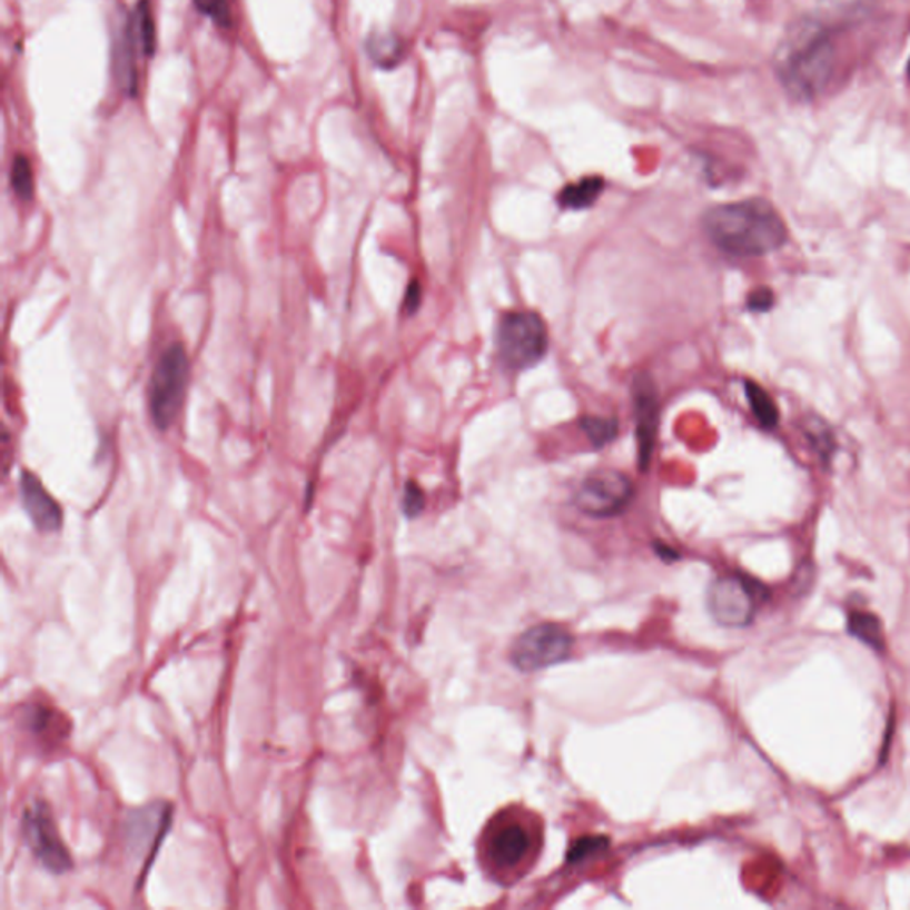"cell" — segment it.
I'll use <instances>...</instances> for the list:
<instances>
[{"label": "cell", "mask_w": 910, "mask_h": 910, "mask_svg": "<svg viewBox=\"0 0 910 910\" xmlns=\"http://www.w3.org/2000/svg\"><path fill=\"white\" fill-rule=\"evenodd\" d=\"M171 808L164 805L162 809L154 808L139 809L129 820V841L139 850L148 849L150 853V864L155 859V853L162 843L164 835L168 832L171 822Z\"/></svg>", "instance_id": "12"}, {"label": "cell", "mask_w": 910, "mask_h": 910, "mask_svg": "<svg viewBox=\"0 0 910 910\" xmlns=\"http://www.w3.org/2000/svg\"><path fill=\"white\" fill-rule=\"evenodd\" d=\"M11 187L22 201H29L34 196V175L26 155H17L11 164Z\"/></svg>", "instance_id": "19"}, {"label": "cell", "mask_w": 910, "mask_h": 910, "mask_svg": "<svg viewBox=\"0 0 910 910\" xmlns=\"http://www.w3.org/2000/svg\"><path fill=\"white\" fill-rule=\"evenodd\" d=\"M573 635L558 624L532 626L511 647V662L522 672H537L564 662L573 650Z\"/></svg>", "instance_id": "7"}, {"label": "cell", "mask_w": 910, "mask_h": 910, "mask_svg": "<svg viewBox=\"0 0 910 910\" xmlns=\"http://www.w3.org/2000/svg\"><path fill=\"white\" fill-rule=\"evenodd\" d=\"M835 67L832 23L805 18L791 29L778 53V76L797 100H813L831 82Z\"/></svg>", "instance_id": "2"}, {"label": "cell", "mask_w": 910, "mask_h": 910, "mask_svg": "<svg viewBox=\"0 0 910 910\" xmlns=\"http://www.w3.org/2000/svg\"><path fill=\"white\" fill-rule=\"evenodd\" d=\"M20 496L23 508L31 517L32 525L43 534H53L61 531L62 511L58 502L44 489L40 478L34 473L22 472L20 478Z\"/></svg>", "instance_id": "11"}, {"label": "cell", "mask_w": 910, "mask_h": 910, "mask_svg": "<svg viewBox=\"0 0 910 910\" xmlns=\"http://www.w3.org/2000/svg\"><path fill=\"white\" fill-rule=\"evenodd\" d=\"M422 305V285L413 279L412 284L407 285L406 296H404L403 311L407 317H412L418 311Z\"/></svg>", "instance_id": "24"}, {"label": "cell", "mask_w": 910, "mask_h": 910, "mask_svg": "<svg viewBox=\"0 0 910 910\" xmlns=\"http://www.w3.org/2000/svg\"><path fill=\"white\" fill-rule=\"evenodd\" d=\"M129 20L132 23L133 32L138 36L141 53H145L147 58H151L155 53V23L154 17H151L150 2L139 0L132 14H129Z\"/></svg>", "instance_id": "16"}, {"label": "cell", "mask_w": 910, "mask_h": 910, "mask_svg": "<svg viewBox=\"0 0 910 910\" xmlns=\"http://www.w3.org/2000/svg\"><path fill=\"white\" fill-rule=\"evenodd\" d=\"M367 50L372 61L383 68H394L403 56V44L392 34H372Z\"/></svg>", "instance_id": "17"}, {"label": "cell", "mask_w": 910, "mask_h": 910, "mask_svg": "<svg viewBox=\"0 0 910 910\" xmlns=\"http://www.w3.org/2000/svg\"><path fill=\"white\" fill-rule=\"evenodd\" d=\"M633 413L636 421V445L641 469L650 468L659 433L660 403L650 376H636L632 385Z\"/></svg>", "instance_id": "10"}, {"label": "cell", "mask_w": 910, "mask_h": 910, "mask_svg": "<svg viewBox=\"0 0 910 910\" xmlns=\"http://www.w3.org/2000/svg\"><path fill=\"white\" fill-rule=\"evenodd\" d=\"M606 847V838H582L575 847L571 849L570 861L578 862L587 859L588 855L602 852Z\"/></svg>", "instance_id": "22"}, {"label": "cell", "mask_w": 910, "mask_h": 910, "mask_svg": "<svg viewBox=\"0 0 910 910\" xmlns=\"http://www.w3.org/2000/svg\"><path fill=\"white\" fill-rule=\"evenodd\" d=\"M52 710H47L44 706L32 708L31 712L27 713V724L36 733H44L49 730L53 719Z\"/></svg>", "instance_id": "23"}, {"label": "cell", "mask_w": 910, "mask_h": 910, "mask_svg": "<svg viewBox=\"0 0 910 910\" xmlns=\"http://www.w3.org/2000/svg\"><path fill=\"white\" fill-rule=\"evenodd\" d=\"M704 230L721 251L736 258L764 257L788 239L787 225L764 199L719 205L704 214Z\"/></svg>", "instance_id": "1"}, {"label": "cell", "mask_w": 910, "mask_h": 910, "mask_svg": "<svg viewBox=\"0 0 910 910\" xmlns=\"http://www.w3.org/2000/svg\"><path fill=\"white\" fill-rule=\"evenodd\" d=\"M498 356L511 370H526L548 353V329L535 311H507L496 333Z\"/></svg>", "instance_id": "5"}, {"label": "cell", "mask_w": 910, "mask_h": 910, "mask_svg": "<svg viewBox=\"0 0 910 910\" xmlns=\"http://www.w3.org/2000/svg\"><path fill=\"white\" fill-rule=\"evenodd\" d=\"M909 79H910V62H909Z\"/></svg>", "instance_id": "26"}, {"label": "cell", "mask_w": 910, "mask_h": 910, "mask_svg": "<svg viewBox=\"0 0 910 910\" xmlns=\"http://www.w3.org/2000/svg\"><path fill=\"white\" fill-rule=\"evenodd\" d=\"M425 507V495L416 482L409 481L404 487L403 511L407 517H416Z\"/></svg>", "instance_id": "21"}, {"label": "cell", "mask_w": 910, "mask_h": 910, "mask_svg": "<svg viewBox=\"0 0 910 910\" xmlns=\"http://www.w3.org/2000/svg\"><path fill=\"white\" fill-rule=\"evenodd\" d=\"M745 395H748L749 404H751L752 413L756 416L761 427L764 429H773L779 424L778 404L773 403L766 389L761 388L754 380L745 383Z\"/></svg>", "instance_id": "15"}, {"label": "cell", "mask_w": 910, "mask_h": 910, "mask_svg": "<svg viewBox=\"0 0 910 910\" xmlns=\"http://www.w3.org/2000/svg\"><path fill=\"white\" fill-rule=\"evenodd\" d=\"M582 431L594 447L602 448L614 442L619 434V424L614 418L605 416H585L582 418Z\"/></svg>", "instance_id": "18"}, {"label": "cell", "mask_w": 910, "mask_h": 910, "mask_svg": "<svg viewBox=\"0 0 910 910\" xmlns=\"http://www.w3.org/2000/svg\"><path fill=\"white\" fill-rule=\"evenodd\" d=\"M541 849V829L520 813L498 814L482 835V864L496 880H514L534 864Z\"/></svg>", "instance_id": "3"}, {"label": "cell", "mask_w": 910, "mask_h": 910, "mask_svg": "<svg viewBox=\"0 0 910 910\" xmlns=\"http://www.w3.org/2000/svg\"><path fill=\"white\" fill-rule=\"evenodd\" d=\"M187 383L189 358L186 347L181 344L169 345L155 365L148 388L151 421L157 429H169L177 421L186 400Z\"/></svg>", "instance_id": "4"}, {"label": "cell", "mask_w": 910, "mask_h": 910, "mask_svg": "<svg viewBox=\"0 0 910 910\" xmlns=\"http://www.w3.org/2000/svg\"><path fill=\"white\" fill-rule=\"evenodd\" d=\"M23 838L32 855L41 862L44 870L50 873L61 876L73 867L70 852L62 843L58 832V825L53 822L50 808L43 800H38L29 805L23 813L22 820Z\"/></svg>", "instance_id": "9"}, {"label": "cell", "mask_w": 910, "mask_h": 910, "mask_svg": "<svg viewBox=\"0 0 910 910\" xmlns=\"http://www.w3.org/2000/svg\"><path fill=\"white\" fill-rule=\"evenodd\" d=\"M850 635L855 636L862 644L870 645L873 650L880 651L884 647V633H882V624H880L877 615L870 612H861V610H853L849 614Z\"/></svg>", "instance_id": "14"}, {"label": "cell", "mask_w": 910, "mask_h": 910, "mask_svg": "<svg viewBox=\"0 0 910 910\" xmlns=\"http://www.w3.org/2000/svg\"><path fill=\"white\" fill-rule=\"evenodd\" d=\"M764 600L766 588L745 576H721L708 588L710 614L716 623L728 627L749 626Z\"/></svg>", "instance_id": "6"}, {"label": "cell", "mask_w": 910, "mask_h": 910, "mask_svg": "<svg viewBox=\"0 0 910 910\" xmlns=\"http://www.w3.org/2000/svg\"><path fill=\"white\" fill-rule=\"evenodd\" d=\"M605 189V181L600 177H585L575 184L564 187L558 192V207L564 210H585L593 207L596 199L602 196Z\"/></svg>", "instance_id": "13"}, {"label": "cell", "mask_w": 910, "mask_h": 910, "mask_svg": "<svg viewBox=\"0 0 910 910\" xmlns=\"http://www.w3.org/2000/svg\"><path fill=\"white\" fill-rule=\"evenodd\" d=\"M772 305L773 294L770 288H756L748 299V308L751 311H766V309L772 308Z\"/></svg>", "instance_id": "25"}, {"label": "cell", "mask_w": 910, "mask_h": 910, "mask_svg": "<svg viewBox=\"0 0 910 910\" xmlns=\"http://www.w3.org/2000/svg\"><path fill=\"white\" fill-rule=\"evenodd\" d=\"M199 13L210 18L222 29L231 27V9L228 0H195Z\"/></svg>", "instance_id": "20"}, {"label": "cell", "mask_w": 910, "mask_h": 910, "mask_svg": "<svg viewBox=\"0 0 910 910\" xmlns=\"http://www.w3.org/2000/svg\"><path fill=\"white\" fill-rule=\"evenodd\" d=\"M633 482L617 469L602 468L588 473L575 493L578 511L593 517H614L632 504Z\"/></svg>", "instance_id": "8"}]
</instances>
